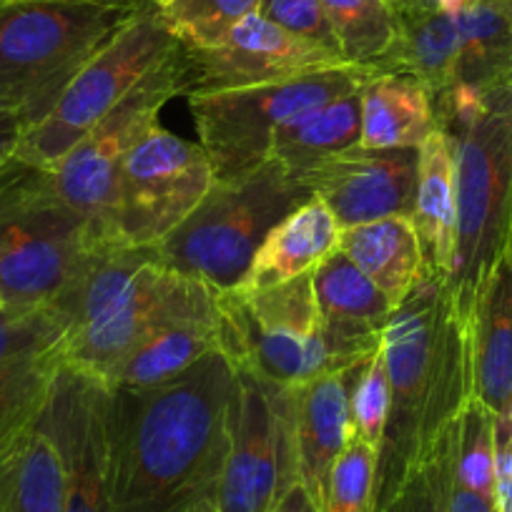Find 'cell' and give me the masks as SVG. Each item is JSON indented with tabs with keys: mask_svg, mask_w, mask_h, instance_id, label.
Masks as SVG:
<instances>
[{
	"mask_svg": "<svg viewBox=\"0 0 512 512\" xmlns=\"http://www.w3.org/2000/svg\"><path fill=\"white\" fill-rule=\"evenodd\" d=\"M236 369L221 349L169 382L108 387V490L116 512H189L216 500L231 447Z\"/></svg>",
	"mask_w": 512,
	"mask_h": 512,
	"instance_id": "1",
	"label": "cell"
},
{
	"mask_svg": "<svg viewBox=\"0 0 512 512\" xmlns=\"http://www.w3.org/2000/svg\"><path fill=\"white\" fill-rule=\"evenodd\" d=\"M379 354L390 415L377 450L374 510L400 490L472 397L470 332L442 279L422 274L384 327Z\"/></svg>",
	"mask_w": 512,
	"mask_h": 512,
	"instance_id": "2",
	"label": "cell"
},
{
	"mask_svg": "<svg viewBox=\"0 0 512 512\" xmlns=\"http://www.w3.org/2000/svg\"><path fill=\"white\" fill-rule=\"evenodd\" d=\"M58 307L63 364L106 382L123 357L166 327L216 322V289L166 267L156 246H106Z\"/></svg>",
	"mask_w": 512,
	"mask_h": 512,
	"instance_id": "3",
	"label": "cell"
},
{
	"mask_svg": "<svg viewBox=\"0 0 512 512\" xmlns=\"http://www.w3.org/2000/svg\"><path fill=\"white\" fill-rule=\"evenodd\" d=\"M435 121L455 159L457 229L447 292L462 322L512 234V83L455 86L435 96Z\"/></svg>",
	"mask_w": 512,
	"mask_h": 512,
	"instance_id": "4",
	"label": "cell"
},
{
	"mask_svg": "<svg viewBox=\"0 0 512 512\" xmlns=\"http://www.w3.org/2000/svg\"><path fill=\"white\" fill-rule=\"evenodd\" d=\"M149 0H6L0 3V111L26 131L51 113L81 68Z\"/></svg>",
	"mask_w": 512,
	"mask_h": 512,
	"instance_id": "5",
	"label": "cell"
},
{
	"mask_svg": "<svg viewBox=\"0 0 512 512\" xmlns=\"http://www.w3.org/2000/svg\"><path fill=\"white\" fill-rule=\"evenodd\" d=\"M106 246L53 189L48 171L11 159L0 169V297L58 304Z\"/></svg>",
	"mask_w": 512,
	"mask_h": 512,
	"instance_id": "6",
	"label": "cell"
},
{
	"mask_svg": "<svg viewBox=\"0 0 512 512\" xmlns=\"http://www.w3.org/2000/svg\"><path fill=\"white\" fill-rule=\"evenodd\" d=\"M312 196L302 179L277 159L231 179H216L209 194L159 246L161 262L226 292L246 269L269 231Z\"/></svg>",
	"mask_w": 512,
	"mask_h": 512,
	"instance_id": "7",
	"label": "cell"
},
{
	"mask_svg": "<svg viewBox=\"0 0 512 512\" xmlns=\"http://www.w3.org/2000/svg\"><path fill=\"white\" fill-rule=\"evenodd\" d=\"M369 68L334 66L264 86L186 93L199 144L216 179H231L262 166L274 136L302 113L362 88Z\"/></svg>",
	"mask_w": 512,
	"mask_h": 512,
	"instance_id": "8",
	"label": "cell"
},
{
	"mask_svg": "<svg viewBox=\"0 0 512 512\" xmlns=\"http://www.w3.org/2000/svg\"><path fill=\"white\" fill-rule=\"evenodd\" d=\"M179 46L161 21L159 6H146L81 68L51 113L23 131L13 159L43 171L56 169L58 161Z\"/></svg>",
	"mask_w": 512,
	"mask_h": 512,
	"instance_id": "9",
	"label": "cell"
},
{
	"mask_svg": "<svg viewBox=\"0 0 512 512\" xmlns=\"http://www.w3.org/2000/svg\"><path fill=\"white\" fill-rule=\"evenodd\" d=\"M179 93H189V53L184 46L161 61L91 134L83 136L58 161L56 169L48 171L56 194L88 221L103 246L116 244V201L123 159L146 128L159 121L161 108Z\"/></svg>",
	"mask_w": 512,
	"mask_h": 512,
	"instance_id": "10",
	"label": "cell"
},
{
	"mask_svg": "<svg viewBox=\"0 0 512 512\" xmlns=\"http://www.w3.org/2000/svg\"><path fill=\"white\" fill-rule=\"evenodd\" d=\"M297 480L294 387L236 369L234 430L216 512H272Z\"/></svg>",
	"mask_w": 512,
	"mask_h": 512,
	"instance_id": "11",
	"label": "cell"
},
{
	"mask_svg": "<svg viewBox=\"0 0 512 512\" xmlns=\"http://www.w3.org/2000/svg\"><path fill=\"white\" fill-rule=\"evenodd\" d=\"M216 176L201 144L151 123L128 149L118 179L116 244L159 246L204 201Z\"/></svg>",
	"mask_w": 512,
	"mask_h": 512,
	"instance_id": "12",
	"label": "cell"
},
{
	"mask_svg": "<svg viewBox=\"0 0 512 512\" xmlns=\"http://www.w3.org/2000/svg\"><path fill=\"white\" fill-rule=\"evenodd\" d=\"M108 387L63 364L38 422L56 442L66 472L63 512H116L108 490Z\"/></svg>",
	"mask_w": 512,
	"mask_h": 512,
	"instance_id": "13",
	"label": "cell"
},
{
	"mask_svg": "<svg viewBox=\"0 0 512 512\" xmlns=\"http://www.w3.org/2000/svg\"><path fill=\"white\" fill-rule=\"evenodd\" d=\"M68 327L58 304L0 307V442L46 407L63 367Z\"/></svg>",
	"mask_w": 512,
	"mask_h": 512,
	"instance_id": "14",
	"label": "cell"
},
{
	"mask_svg": "<svg viewBox=\"0 0 512 512\" xmlns=\"http://www.w3.org/2000/svg\"><path fill=\"white\" fill-rule=\"evenodd\" d=\"M189 93L231 91L347 66L337 53L282 31L264 16L244 18L214 48L189 51Z\"/></svg>",
	"mask_w": 512,
	"mask_h": 512,
	"instance_id": "15",
	"label": "cell"
},
{
	"mask_svg": "<svg viewBox=\"0 0 512 512\" xmlns=\"http://www.w3.org/2000/svg\"><path fill=\"white\" fill-rule=\"evenodd\" d=\"M420 149H352L314 166L304 184L329 206L339 229L412 216Z\"/></svg>",
	"mask_w": 512,
	"mask_h": 512,
	"instance_id": "16",
	"label": "cell"
},
{
	"mask_svg": "<svg viewBox=\"0 0 512 512\" xmlns=\"http://www.w3.org/2000/svg\"><path fill=\"white\" fill-rule=\"evenodd\" d=\"M312 282L329 342L349 362L374 357L382 344L384 327L395 314L390 299L339 249L314 269Z\"/></svg>",
	"mask_w": 512,
	"mask_h": 512,
	"instance_id": "17",
	"label": "cell"
},
{
	"mask_svg": "<svg viewBox=\"0 0 512 512\" xmlns=\"http://www.w3.org/2000/svg\"><path fill=\"white\" fill-rule=\"evenodd\" d=\"M362 367L364 362H359L342 372L322 374L294 387L299 482L317 502H322L329 467L352 437L349 397Z\"/></svg>",
	"mask_w": 512,
	"mask_h": 512,
	"instance_id": "18",
	"label": "cell"
},
{
	"mask_svg": "<svg viewBox=\"0 0 512 512\" xmlns=\"http://www.w3.org/2000/svg\"><path fill=\"white\" fill-rule=\"evenodd\" d=\"M472 397L495 417L512 412V256L502 254L467 322Z\"/></svg>",
	"mask_w": 512,
	"mask_h": 512,
	"instance_id": "19",
	"label": "cell"
},
{
	"mask_svg": "<svg viewBox=\"0 0 512 512\" xmlns=\"http://www.w3.org/2000/svg\"><path fill=\"white\" fill-rule=\"evenodd\" d=\"M339 236L342 229L329 206L312 194L269 231L239 289H267L314 272L339 249Z\"/></svg>",
	"mask_w": 512,
	"mask_h": 512,
	"instance_id": "20",
	"label": "cell"
},
{
	"mask_svg": "<svg viewBox=\"0 0 512 512\" xmlns=\"http://www.w3.org/2000/svg\"><path fill=\"white\" fill-rule=\"evenodd\" d=\"M359 98L364 149H420L437 128L435 93L415 76L369 71Z\"/></svg>",
	"mask_w": 512,
	"mask_h": 512,
	"instance_id": "21",
	"label": "cell"
},
{
	"mask_svg": "<svg viewBox=\"0 0 512 512\" xmlns=\"http://www.w3.org/2000/svg\"><path fill=\"white\" fill-rule=\"evenodd\" d=\"M410 219L420 236L425 272L447 282L455 256L457 196L455 159L450 139L442 128H435L430 139L420 146V174Z\"/></svg>",
	"mask_w": 512,
	"mask_h": 512,
	"instance_id": "22",
	"label": "cell"
},
{
	"mask_svg": "<svg viewBox=\"0 0 512 512\" xmlns=\"http://www.w3.org/2000/svg\"><path fill=\"white\" fill-rule=\"evenodd\" d=\"M61 452L46 427H26L0 442V512H63Z\"/></svg>",
	"mask_w": 512,
	"mask_h": 512,
	"instance_id": "23",
	"label": "cell"
},
{
	"mask_svg": "<svg viewBox=\"0 0 512 512\" xmlns=\"http://www.w3.org/2000/svg\"><path fill=\"white\" fill-rule=\"evenodd\" d=\"M339 251L357 264L369 282L400 307L425 274L420 236L410 216H387L372 224L344 229Z\"/></svg>",
	"mask_w": 512,
	"mask_h": 512,
	"instance_id": "24",
	"label": "cell"
},
{
	"mask_svg": "<svg viewBox=\"0 0 512 512\" xmlns=\"http://www.w3.org/2000/svg\"><path fill=\"white\" fill-rule=\"evenodd\" d=\"M397 36L390 51L367 66L379 73H405L442 93L455 83L460 33L457 16L442 11H395Z\"/></svg>",
	"mask_w": 512,
	"mask_h": 512,
	"instance_id": "25",
	"label": "cell"
},
{
	"mask_svg": "<svg viewBox=\"0 0 512 512\" xmlns=\"http://www.w3.org/2000/svg\"><path fill=\"white\" fill-rule=\"evenodd\" d=\"M362 136V98L359 91L302 113L274 136L272 154L297 179L322 164L324 159L359 146Z\"/></svg>",
	"mask_w": 512,
	"mask_h": 512,
	"instance_id": "26",
	"label": "cell"
},
{
	"mask_svg": "<svg viewBox=\"0 0 512 512\" xmlns=\"http://www.w3.org/2000/svg\"><path fill=\"white\" fill-rule=\"evenodd\" d=\"M457 33L455 83L480 91L512 83V0H467Z\"/></svg>",
	"mask_w": 512,
	"mask_h": 512,
	"instance_id": "27",
	"label": "cell"
},
{
	"mask_svg": "<svg viewBox=\"0 0 512 512\" xmlns=\"http://www.w3.org/2000/svg\"><path fill=\"white\" fill-rule=\"evenodd\" d=\"M211 349H219L216 322L174 324V327L156 332L128 357H123L103 384L121 387V390L154 387V384L169 382L176 374L194 367Z\"/></svg>",
	"mask_w": 512,
	"mask_h": 512,
	"instance_id": "28",
	"label": "cell"
},
{
	"mask_svg": "<svg viewBox=\"0 0 512 512\" xmlns=\"http://www.w3.org/2000/svg\"><path fill=\"white\" fill-rule=\"evenodd\" d=\"M239 297L246 317L256 327L287 337H317L322 332L312 272L267 289H231Z\"/></svg>",
	"mask_w": 512,
	"mask_h": 512,
	"instance_id": "29",
	"label": "cell"
},
{
	"mask_svg": "<svg viewBox=\"0 0 512 512\" xmlns=\"http://www.w3.org/2000/svg\"><path fill=\"white\" fill-rule=\"evenodd\" d=\"M339 53L349 66H372L397 36L390 0H322Z\"/></svg>",
	"mask_w": 512,
	"mask_h": 512,
	"instance_id": "30",
	"label": "cell"
},
{
	"mask_svg": "<svg viewBox=\"0 0 512 512\" xmlns=\"http://www.w3.org/2000/svg\"><path fill=\"white\" fill-rule=\"evenodd\" d=\"M452 477L460 485L495 500V415L477 397H470L455 420Z\"/></svg>",
	"mask_w": 512,
	"mask_h": 512,
	"instance_id": "31",
	"label": "cell"
},
{
	"mask_svg": "<svg viewBox=\"0 0 512 512\" xmlns=\"http://www.w3.org/2000/svg\"><path fill=\"white\" fill-rule=\"evenodd\" d=\"M262 0H166L159 8L171 36L189 51L224 41L244 18L259 13Z\"/></svg>",
	"mask_w": 512,
	"mask_h": 512,
	"instance_id": "32",
	"label": "cell"
},
{
	"mask_svg": "<svg viewBox=\"0 0 512 512\" xmlns=\"http://www.w3.org/2000/svg\"><path fill=\"white\" fill-rule=\"evenodd\" d=\"M374 480H377V447L352 435L324 485L322 512H374Z\"/></svg>",
	"mask_w": 512,
	"mask_h": 512,
	"instance_id": "33",
	"label": "cell"
},
{
	"mask_svg": "<svg viewBox=\"0 0 512 512\" xmlns=\"http://www.w3.org/2000/svg\"><path fill=\"white\" fill-rule=\"evenodd\" d=\"M452 437L455 425L437 440L430 455L407 475L400 490L374 512H450L447 482L452 465Z\"/></svg>",
	"mask_w": 512,
	"mask_h": 512,
	"instance_id": "34",
	"label": "cell"
},
{
	"mask_svg": "<svg viewBox=\"0 0 512 512\" xmlns=\"http://www.w3.org/2000/svg\"><path fill=\"white\" fill-rule=\"evenodd\" d=\"M349 415H352V435L362 437L364 442L379 450L384 427H387V415H390V382H387V369H384L379 352L364 362L362 372L354 382L352 397H349Z\"/></svg>",
	"mask_w": 512,
	"mask_h": 512,
	"instance_id": "35",
	"label": "cell"
},
{
	"mask_svg": "<svg viewBox=\"0 0 512 512\" xmlns=\"http://www.w3.org/2000/svg\"><path fill=\"white\" fill-rule=\"evenodd\" d=\"M259 16L272 21L282 31L292 33V36L302 38L307 43H314L319 48H327V51L337 53L342 58L337 36H334L322 0H262Z\"/></svg>",
	"mask_w": 512,
	"mask_h": 512,
	"instance_id": "36",
	"label": "cell"
},
{
	"mask_svg": "<svg viewBox=\"0 0 512 512\" xmlns=\"http://www.w3.org/2000/svg\"><path fill=\"white\" fill-rule=\"evenodd\" d=\"M447 507H450V512H500L497 510L495 500H487V497H482L480 492L460 485V482L452 477V465H450V482H447Z\"/></svg>",
	"mask_w": 512,
	"mask_h": 512,
	"instance_id": "37",
	"label": "cell"
},
{
	"mask_svg": "<svg viewBox=\"0 0 512 512\" xmlns=\"http://www.w3.org/2000/svg\"><path fill=\"white\" fill-rule=\"evenodd\" d=\"M23 131H26V126L16 113L0 111V169L13 159Z\"/></svg>",
	"mask_w": 512,
	"mask_h": 512,
	"instance_id": "38",
	"label": "cell"
},
{
	"mask_svg": "<svg viewBox=\"0 0 512 512\" xmlns=\"http://www.w3.org/2000/svg\"><path fill=\"white\" fill-rule=\"evenodd\" d=\"M272 512H322L319 510V502L314 500L312 492L302 485V482H294L277 502H274Z\"/></svg>",
	"mask_w": 512,
	"mask_h": 512,
	"instance_id": "39",
	"label": "cell"
},
{
	"mask_svg": "<svg viewBox=\"0 0 512 512\" xmlns=\"http://www.w3.org/2000/svg\"><path fill=\"white\" fill-rule=\"evenodd\" d=\"M189 512H216V500L201 502V505H196L194 510H189Z\"/></svg>",
	"mask_w": 512,
	"mask_h": 512,
	"instance_id": "40",
	"label": "cell"
},
{
	"mask_svg": "<svg viewBox=\"0 0 512 512\" xmlns=\"http://www.w3.org/2000/svg\"><path fill=\"white\" fill-rule=\"evenodd\" d=\"M0 3H6V0H0ZM149 3H154V6H164V3H166V0H149Z\"/></svg>",
	"mask_w": 512,
	"mask_h": 512,
	"instance_id": "41",
	"label": "cell"
},
{
	"mask_svg": "<svg viewBox=\"0 0 512 512\" xmlns=\"http://www.w3.org/2000/svg\"><path fill=\"white\" fill-rule=\"evenodd\" d=\"M507 254L512 256V234H510V244H507Z\"/></svg>",
	"mask_w": 512,
	"mask_h": 512,
	"instance_id": "42",
	"label": "cell"
},
{
	"mask_svg": "<svg viewBox=\"0 0 512 512\" xmlns=\"http://www.w3.org/2000/svg\"><path fill=\"white\" fill-rule=\"evenodd\" d=\"M0 307H3V297H0Z\"/></svg>",
	"mask_w": 512,
	"mask_h": 512,
	"instance_id": "43",
	"label": "cell"
}]
</instances>
